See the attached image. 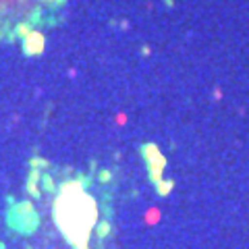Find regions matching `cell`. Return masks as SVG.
I'll return each mask as SVG.
<instances>
[{
    "instance_id": "6da1fadb",
    "label": "cell",
    "mask_w": 249,
    "mask_h": 249,
    "mask_svg": "<svg viewBox=\"0 0 249 249\" xmlns=\"http://www.w3.org/2000/svg\"><path fill=\"white\" fill-rule=\"evenodd\" d=\"M58 224L65 231V235L73 241V243H85L88 239V231L93 222V206L91 201L79 196V199H67V196L60 199L58 204Z\"/></svg>"
}]
</instances>
